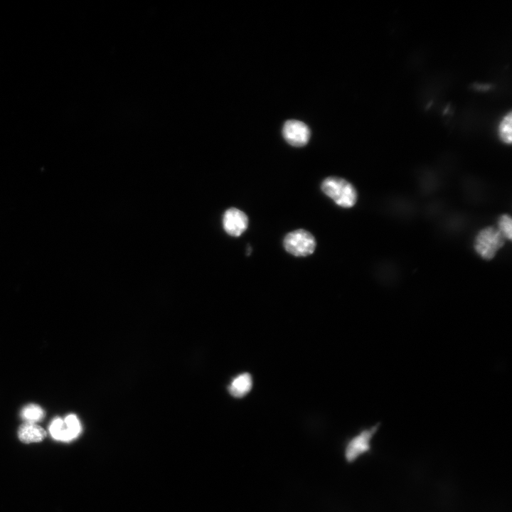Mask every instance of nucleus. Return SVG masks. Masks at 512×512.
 <instances>
[{"label": "nucleus", "instance_id": "1", "mask_svg": "<svg viewBox=\"0 0 512 512\" xmlns=\"http://www.w3.org/2000/svg\"><path fill=\"white\" fill-rule=\"evenodd\" d=\"M321 188L325 195L342 208H351L357 201L358 196L354 186L342 178L327 177L321 183Z\"/></svg>", "mask_w": 512, "mask_h": 512}, {"label": "nucleus", "instance_id": "2", "mask_svg": "<svg viewBox=\"0 0 512 512\" xmlns=\"http://www.w3.org/2000/svg\"><path fill=\"white\" fill-rule=\"evenodd\" d=\"M506 238L497 227L488 226L481 229L475 237L474 247L483 259H493L503 246Z\"/></svg>", "mask_w": 512, "mask_h": 512}, {"label": "nucleus", "instance_id": "3", "mask_svg": "<svg viewBox=\"0 0 512 512\" xmlns=\"http://www.w3.org/2000/svg\"><path fill=\"white\" fill-rule=\"evenodd\" d=\"M287 252L296 257L311 255L316 247L314 237L307 230L298 229L287 234L283 240Z\"/></svg>", "mask_w": 512, "mask_h": 512}, {"label": "nucleus", "instance_id": "4", "mask_svg": "<svg viewBox=\"0 0 512 512\" xmlns=\"http://www.w3.org/2000/svg\"><path fill=\"white\" fill-rule=\"evenodd\" d=\"M378 427L379 424H377L363 429L346 442L343 456L347 463H353L370 449V441Z\"/></svg>", "mask_w": 512, "mask_h": 512}, {"label": "nucleus", "instance_id": "5", "mask_svg": "<svg viewBox=\"0 0 512 512\" xmlns=\"http://www.w3.org/2000/svg\"><path fill=\"white\" fill-rule=\"evenodd\" d=\"M282 134L289 144L300 147L307 144L310 137V131L302 122L292 119L284 123Z\"/></svg>", "mask_w": 512, "mask_h": 512}, {"label": "nucleus", "instance_id": "6", "mask_svg": "<svg viewBox=\"0 0 512 512\" xmlns=\"http://www.w3.org/2000/svg\"><path fill=\"white\" fill-rule=\"evenodd\" d=\"M223 226L229 235L239 237L247 228V216L244 212L238 208H229L223 215Z\"/></svg>", "mask_w": 512, "mask_h": 512}, {"label": "nucleus", "instance_id": "7", "mask_svg": "<svg viewBox=\"0 0 512 512\" xmlns=\"http://www.w3.org/2000/svg\"><path fill=\"white\" fill-rule=\"evenodd\" d=\"M18 437L25 444L43 441L46 437V430L36 423L24 422L18 429Z\"/></svg>", "mask_w": 512, "mask_h": 512}, {"label": "nucleus", "instance_id": "8", "mask_svg": "<svg viewBox=\"0 0 512 512\" xmlns=\"http://www.w3.org/2000/svg\"><path fill=\"white\" fill-rule=\"evenodd\" d=\"M253 380L250 373L244 372L233 378L228 385L230 394L236 398L246 396L252 388Z\"/></svg>", "mask_w": 512, "mask_h": 512}, {"label": "nucleus", "instance_id": "9", "mask_svg": "<svg viewBox=\"0 0 512 512\" xmlns=\"http://www.w3.org/2000/svg\"><path fill=\"white\" fill-rule=\"evenodd\" d=\"M20 416L25 422L36 423L44 419L46 412L39 405L29 403L23 407Z\"/></svg>", "mask_w": 512, "mask_h": 512}, {"label": "nucleus", "instance_id": "10", "mask_svg": "<svg viewBox=\"0 0 512 512\" xmlns=\"http://www.w3.org/2000/svg\"><path fill=\"white\" fill-rule=\"evenodd\" d=\"M63 421L65 427V442H70L78 437L82 429L78 417L74 414H70Z\"/></svg>", "mask_w": 512, "mask_h": 512}, {"label": "nucleus", "instance_id": "11", "mask_svg": "<svg viewBox=\"0 0 512 512\" xmlns=\"http://www.w3.org/2000/svg\"><path fill=\"white\" fill-rule=\"evenodd\" d=\"M511 113L508 112L501 121L498 126V134L501 141L506 144L511 143Z\"/></svg>", "mask_w": 512, "mask_h": 512}, {"label": "nucleus", "instance_id": "12", "mask_svg": "<svg viewBox=\"0 0 512 512\" xmlns=\"http://www.w3.org/2000/svg\"><path fill=\"white\" fill-rule=\"evenodd\" d=\"M49 432L54 439L63 442L65 432L64 421L60 417L53 419L50 425Z\"/></svg>", "mask_w": 512, "mask_h": 512}, {"label": "nucleus", "instance_id": "13", "mask_svg": "<svg viewBox=\"0 0 512 512\" xmlns=\"http://www.w3.org/2000/svg\"><path fill=\"white\" fill-rule=\"evenodd\" d=\"M497 228L504 236L506 240H511L512 220L511 216L508 214H503L498 218Z\"/></svg>", "mask_w": 512, "mask_h": 512}]
</instances>
